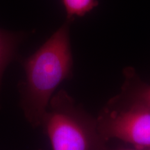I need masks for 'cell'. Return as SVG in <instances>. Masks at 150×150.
I'll list each match as a JSON object with an SVG mask.
<instances>
[{"instance_id": "1", "label": "cell", "mask_w": 150, "mask_h": 150, "mask_svg": "<svg viewBox=\"0 0 150 150\" xmlns=\"http://www.w3.org/2000/svg\"><path fill=\"white\" fill-rule=\"evenodd\" d=\"M70 24L65 21L33 54L18 59L25 72L24 79L18 84L20 106L33 128L40 127L50 99L60 84L72 76Z\"/></svg>"}, {"instance_id": "2", "label": "cell", "mask_w": 150, "mask_h": 150, "mask_svg": "<svg viewBox=\"0 0 150 150\" xmlns=\"http://www.w3.org/2000/svg\"><path fill=\"white\" fill-rule=\"evenodd\" d=\"M40 127L52 150H109L92 117L65 90L52 96Z\"/></svg>"}, {"instance_id": "3", "label": "cell", "mask_w": 150, "mask_h": 150, "mask_svg": "<svg viewBox=\"0 0 150 150\" xmlns=\"http://www.w3.org/2000/svg\"><path fill=\"white\" fill-rule=\"evenodd\" d=\"M104 139L119 140L139 150L150 149V108L119 95L112 98L96 117Z\"/></svg>"}, {"instance_id": "4", "label": "cell", "mask_w": 150, "mask_h": 150, "mask_svg": "<svg viewBox=\"0 0 150 150\" xmlns=\"http://www.w3.org/2000/svg\"><path fill=\"white\" fill-rule=\"evenodd\" d=\"M29 32L10 31L0 29V96L3 75L7 67L20 58L19 47L29 36ZM1 110V100H0Z\"/></svg>"}, {"instance_id": "5", "label": "cell", "mask_w": 150, "mask_h": 150, "mask_svg": "<svg viewBox=\"0 0 150 150\" xmlns=\"http://www.w3.org/2000/svg\"><path fill=\"white\" fill-rule=\"evenodd\" d=\"M123 75L124 82L118 95L150 108V84L144 81L132 67H125Z\"/></svg>"}, {"instance_id": "6", "label": "cell", "mask_w": 150, "mask_h": 150, "mask_svg": "<svg viewBox=\"0 0 150 150\" xmlns=\"http://www.w3.org/2000/svg\"><path fill=\"white\" fill-rule=\"evenodd\" d=\"M66 12V21L70 23L76 18L85 16L98 6L97 0H62Z\"/></svg>"}, {"instance_id": "7", "label": "cell", "mask_w": 150, "mask_h": 150, "mask_svg": "<svg viewBox=\"0 0 150 150\" xmlns=\"http://www.w3.org/2000/svg\"><path fill=\"white\" fill-rule=\"evenodd\" d=\"M120 150H139V149H137L136 148L133 147L132 149H120Z\"/></svg>"}, {"instance_id": "8", "label": "cell", "mask_w": 150, "mask_h": 150, "mask_svg": "<svg viewBox=\"0 0 150 150\" xmlns=\"http://www.w3.org/2000/svg\"><path fill=\"white\" fill-rule=\"evenodd\" d=\"M38 150H42V149H38Z\"/></svg>"}, {"instance_id": "9", "label": "cell", "mask_w": 150, "mask_h": 150, "mask_svg": "<svg viewBox=\"0 0 150 150\" xmlns=\"http://www.w3.org/2000/svg\"><path fill=\"white\" fill-rule=\"evenodd\" d=\"M148 150H150V149H148Z\"/></svg>"}]
</instances>
